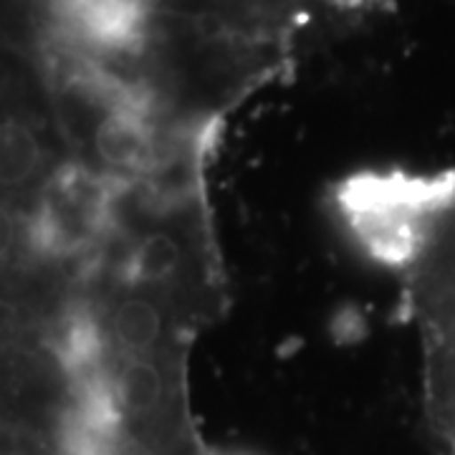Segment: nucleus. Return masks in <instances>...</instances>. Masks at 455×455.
<instances>
[{"instance_id":"1","label":"nucleus","mask_w":455,"mask_h":455,"mask_svg":"<svg viewBox=\"0 0 455 455\" xmlns=\"http://www.w3.org/2000/svg\"><path fill=\"white\" fill-rule=\"evenodd\" d=\"M104 256L109 283L163 299L200 331L228 309L205 190L164 197L124 185L119 228Z\"/></svg>"},{"instance_id":"2","label":"nucleus","mask_w":455,"mask_h":455,"mask_svg":"<svg viewBox=\"0 0 455 455\" xmlns=\"http://www.w3.org/2000/svg\"><path fill=\"white\" fill-rule=\"evenodd\" d=\"M455 203V167L412 172L403 167L357 170L329 190V208L364 260L407 274L440 218Z\"/></svg>"},{"instance_id":"3","label":"nucleus","mask_w":455,"mask_h":455,"mask_svg":"<svg viewBox=\"0 0 455 455\" xmlns=\"http://www.w3.org/2000/svg\"><path fill=\"white\" fill-rule=\"evenodd\" d=\"M122 190L124 185L79 160H64L23 212L31 259L41 263L101 259L119 228Z\"/></svg>"},{"instance_id":"4","label":"nucleus","mask_w":455,"mask_h":455,"mask_svg":"<svg viewBox=\"0 0 455 455\" xmlns=\"http://www.w3.org/2000/svg\"><path fill=\"white\" fill-rule=\"evenodd\" d=\"M99 309L116 357L188 362L200 331L163 299L114 283L99 299Z\"/></svg>"},{"instance_id":"5","label":"nucleus","mask_w":455,"mask_h":455,"mask_svg":"<svg viewBox=\"0 0 455 455\" xmlns=\"http://www.w3.org/2000/svg\"><path fill=\"white\" fill-rule=\"evenodd\" d=\"M20 259H31L26 243V218L0 203V274Z\"/></svg>"},{"instance_id":"6","label":"nucleus","mask_w":455,"mask_h":455,"mask_svg":"<svg viewBox=\"0 0 455 455\" xmlns=\"http://www.w3.org/2000/svg\"><path fill=\"white\" fill-rule=\"evenodd\" d=\"M205 455H248V453H238V451H218V448H208Z\"/></svg>"},{"instance_id":"7","label":"nucleus","mask_w":455,"mask_h":455,"mask_svg":"<svg viewBox=\"0 0 455 455\" xmlns=\"http://www.w3.org/2000/svg\"><path fill=\"white\" fill-rule=\"evenodd\" d=\"M13 425H20V423H3V420H0V438H3V435H5V433L13 427Z\"/></svg>"}]
</instances>
